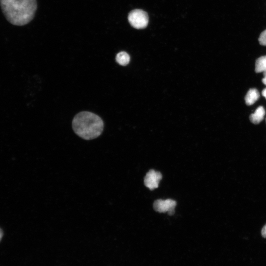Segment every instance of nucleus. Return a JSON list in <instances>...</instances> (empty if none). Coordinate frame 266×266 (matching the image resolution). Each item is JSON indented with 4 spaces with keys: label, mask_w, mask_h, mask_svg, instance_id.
<instances>
[{
    "label": "nucleus",
    "mask_w": 266,
    "mask_h": 266,
    "mask_svg": "<svg viewBox=\"0 0 266 266\" xmlns=\"http://www.w3.org/2000/svg\"><path fill=\"white\" fill-rule=\"evenodd\" d=\"M262 96L266 98V88L264 89V90L262 91Z\"/></svg>",
    "instance_id": "obj_13"
},
{
    "label": "nucleus",
    "mask_w": 266,
    "mask_h": 266,
    "mask_svg": "<svg viewBox=\"0 0 266 266\" xmlns=\"http://www.w3.org/2000/svg\"><path fill=\"white\" fill-rule=\"evenodd\" d=\"M72 125L75 133L85 140H91L99 137L104 127L101 118L88 112H82L76 115Z\"/></svg>",
    "instance_id": "obj_2"
},
{
    "label": "nucleus",
    "mask_w": 266,
    "mask_h": 266,
    "mask_svg": "<svg viewBox=\"0 0 266 266\" xmlns=\"http://www.w3.org/2000/svg\"><path fill=\"white\" fill-rule=\"evenodd\" d=\"M176 205L175 201L171 199H159L155 201L153 208L155 211L161 213H168L170 216L174 213V209Z\"/></svg>",
    "instance_id": "obj_4"
},
{
    "label": "nucleus",
    "mask_w": 266,
    "mask_h": 266,
    "mask_svg": "<svg viewBox=\"0 0 266 266\" xmlns=\"http://www.w3.org/2000/svg\"><path fill=\"white\" fill-rule=\"evenodd\" d=\"M116 61L120 65L125 66L130 62V57L127 52L121 51L117 55Z\"/></svg>",
    "instance_id": "obj_8"
},
{
    "label": "nucleus",
    "mask_w": 266,
    "mask_h": 266,
    "mask_svg": "<svg viewBox=\"0 0 266 266\" xmlns=\"http://www.w3.org/2000/svg\"><path fill=\"white\" fill-rule=\"evenodd\" d=\"M128 19L131 25L137 29H145L148 25V15L142 10L138 9L131 11Z\"/></svg>",
    "instance_id": "obj_3"
},
{
    "label": "nucleus",
    "mask_w": 266,
    "mask_h": 266,
    "mask_svg": "<svg viewBox=\"0 0 266 266\" xmlns=\"http://www.w3.org/2000/svg\"><path fill=\"white\" fill-rule=\"evenodd\" d=\"M260 97L258 91L255 88L250 89L245 97V102L247 106L253 105Z\"/></svg>",
    "instance_id": "obj_7"
},
{
    "label": "nucleus",
    "mask_w": 266,
    "mask_h": 266,
    "mask_svg": "<svg viewBox=\"0 0 266 266\" xmlns=\"http://www.w3.org/2000/svg\"><path fill=\"white\" fill-rule=\"evenodd\" d=\"M3 233L2 230L0 229V241H1L2 238L3 237Z\"/></svg>",
    "instance_id": "obj_14"
},
{
    "label": "nucleus",
    "mask_w": 266,
    "mask_h": 266,
    "mask_svg": "<svg viewBox=\"0 0 266 266\" xmlns=\"http://www.w3.org/2000/svg\"><path fill=\"white\" fill-rule=\"evenodd\" d=\"M162 178V175L160 172L151 169L146 173L145 177L144 183L149 190H153L158 188Z\"/></svg>",
    "instance_id": "obj_5"
},
{
    "label": "nucleus",
    "mask_w": 266,
    "mask_h": 266,
    "mask_svg": "<svg viewBox=\"0 0 266 266\" xmlns=\"http://www.w3.org/2000/svg\"><path fill=\"white\" fill-rule=\"evenodd\" d=\"M266 71V55L257 59L255 63V72L260 73Z\"/></svg>",
    "instance_id": "obj_9"
},
{
    "label": "nucleus",
    "mask_w": 266,
    "mask_h": 266,
    "mask_svg": "<svg viewBox=\"0 0 266 266\" xmlns=\"http://www.w3.org/2000/svg\"><path fill=\"white\" fill-rule=\"evenodd\" d=\"M258 40L261 45L266 46V30L261 33Z\"/></svg>",
    "instance_id": "obj_10"
},
{
    "label": "nucleus",
    "mask_w": 266,
    "mask_h": 266,
    "mask_svg": "<svg viewBox=\"0 0 266 266\" xmlns=\"http://www.w3.org/2000/svg\"><path fill=\"white\" fill-rule=\"evenodd\" d=\"M266 112L262 106L259 107L254 114L250 116V121L254 124L260 123L264 119Z\"/></svg>",
    "instance_id": "obj_6"
},
{
    "label": "nucleus",
    "mask_w": 266,
    "mask_h": 266,
    "mask_svg": "<svg viewBox=\"0 0 266 266\" xmlns=\"http://www.w3.org/2000/svg\"><path fill=\"white\" fill-rule=\"evenodd\" d=\"M0 6L7 20L19 26L30 23L37 10V0H0Z\"/></svg>",
    "instance_id": "obj_1"
},
{
    "label": "nucleus",
    "mask_w": 266,
    "mask_h": 266,
    "mask_svg": "<svg viewBox=\"0 0 266 266\" xmlns=\"http://www.w3.org/2000/svg\"><path fill=\"white\" fill-rule=\"evenodd\" d=\"M264 78L262 79V82L266 86V71L264 72Z\"/></svg>",
    "instance_id": "obj_12"
},
{
    "label": "nucleus",
    "mask_w": 266,
    "mask_h": 266,
    "mask_svg": "<svg viewBox=\"0 0 266 266\" xmlns=\"http://www.w3.org/2000/svg\"><path fill=\"white\" fill-rule=\"evenodd\" d=\"M262 235L264 238H266V224L262 230Z\"/></svg>",
    "instance_id": "obj_11"
}]
</instances>
